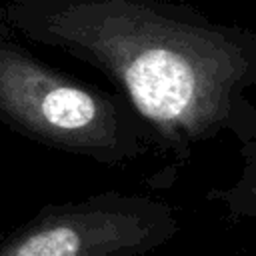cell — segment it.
I'll use <instances>...</instances> for the list:
<instances>
[{"instance_id":"obj_1","label":"cell","mask_w":256,"mask_h":256,"mask_svg":"<svg viewBox=\"0 0 256 256\" xmlns=\"http://www.w3.org/2000/svg\"><path fill=\"white\" fill-rule=\"evenodd\" d=\"M16 36L100 70L142 118L152 150L186 164L222 132L256 144V32L170 0H6Z\"/></svg>"},{"instance_id":"obj_2","label":"cell","mask_w":256,"mask_h":256,"mask_svg":"<svg viewBox=\"0 0 256 256\" xmlns=\"http://www.w3.org/2000/svg\"><path fill=\"white\" fill-rule=\"evenodd\" d=\"M0 122L30 142L104 166H126L152 150L142 118L122 94L44 62L2 18Z\"/></svg>"},{"instance_id":"obj_3","label":"cell","mask_w":256,"mask_h":256,"mask_svg":"<svg viewBox=\"0 0 256 256\" xmlns=\"http://www.w3.org/2000/svg\"><path fill=\"white\" fill-rule=\"evenodd\" d=\"M178 232L168 202L108 190L42 206L0 240V256H144Z\"/></svg>"},{"instance_id":"obj_4","label":"cell","mask_w":256,"mask_h":256,"mask_svg":"<svg viewBox=\"0 0 256 256\" xmlns=\"http://www.w3.org/2000/svg\"><path fill=\"white\" fill-rule=\"evenodd\" d=\"M244 156V172L238 186L226 190L222 200L226 202L232 216L252 218L256 214V144L242 146Z\"/></svg>"}]
</instances>
